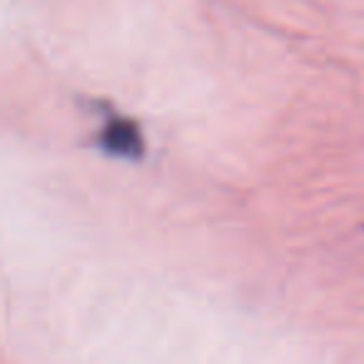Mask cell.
Wrapping results in <instances>:
<instances>
[{"label": "cell", "instance_id": "cell-1", "mask_svg": "<svg viewBox=\"0 0 364 364\" xmlns=\"http://www.w3.org/2000/svg\"><path fill=\"white\" fill-rule=\"evenodd\" d=\"M95 145L105 155L117 157V160H130V162L142 160L147 152V140L140 122L127 115H120V112H110L102 120L100 130L95 135Z\"/></svg>", "mask_w": 364, "mask_h": 364}]
</instances>
